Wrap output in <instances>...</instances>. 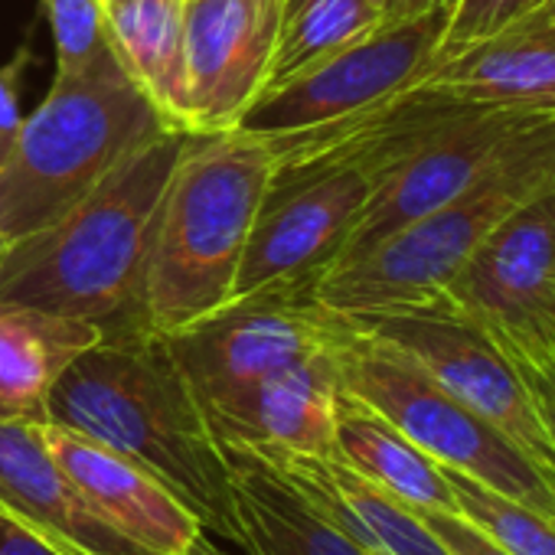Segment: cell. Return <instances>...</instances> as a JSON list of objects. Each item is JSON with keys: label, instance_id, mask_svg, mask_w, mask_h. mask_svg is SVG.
Listing matches in <instances>:
<instances>
[{"label": "cell", "instance_id": "obj_9", "mask_svg": "<svg viewBox=\"0 0 555 555\" xmlns=\"http://www.w3.org/2000/svg\"><path fill=\"white\" fill-rule=\"evenodd\" d=\"M555 121V105H480L470 102L461 115L444 121L431 138L412 147L396 167H389L360 209L353 229L340 242L327 268L347 264L461 196L496 160ZM324 271V268H321Z\"/></svg>", "mask_w": 555, "mask_h": 555}, {"label": "cell", "instance_id": "obj_20", "mask_svg": "<svg viewBox=\"0 0 555 555\" xmlns=\"http://www.w3.org/2000/svg\"><path fill=\"white\" fill-rule=\"evenodd\" d=\"M415 86L480 105H555V34L509 27L435 60Z\"/></svg>", "mask_w": 555, "mask_h": 555}, {"label": "cell", "instance_id": "obj_22", "mask_svg": "<svg viewBox=\"0 0 555 555\" xmlns=\"http://www.w3.org/2000/svg\"><path fill=\"white\" fill-rule=\"evenodd\" d=\"M183 14L186 0H108L105 4L108 34L121 66L173 125L190 131Z\"/></svg>", "mask_w": 555, "mask_h": 555}, {"label": "cell", "instance_id": "obj_7", "mask_svg": "<svg viewBox=\"0 0 555 555\" xmlns=\"http://www.w3.org/2000/svg\"><path fill=\"white\" fill-rule=\"evenodd\" d=\"M337 314L311 298V282L238 295L164 334L203 415L225 409L255 383L331 347Z\"/></svg>", "mask_w": 555, "mask_h": 555}, {"label": "cell", "instance_id": "obj_31", "mask_svg": "<svg viewBox=\"0 0 555 555\" xmlns=\"http://www.w3.org/2000/svg\"><path fill=\"white\" fill-rule=\"evenodd\" d=\"M435 4H438V0H386V4H383V24L409 21L415 14H425Z\"/></svg>", "mask_w": 555, "mask_h": 555}, {"label": "cell", "instance_id": "obj_34", "mask_svg": "<svg viewBox=\"0 0 555 555\" xmlns=\"http://www.w3.org/2000/svg\"><path fill=\"white\" fill-rule=\"evenodd\" d=\"M370 4H376V8L383 11V4H386V0H370Z\"/></svg>", "mask_w": 555, "mask_h": 555}, {"label": "cell", "instance_id": "obj_10", "mask_svg": "<svg viewBox=\"0 0 555 555\" xmlns=\"http://www.w3.org/2000/svg\"><path fill=\"white\" fill-rule=\"evenodd\" d=\"M451 11L454 0H438L425 14L399 24H379L301 76L258 92L232 131L274 138L357 115L399 95L435 63Z\"/></svg>", "mask_w": 555, "mask_h": 555}, {"label": "cell", "instance_id": "obj_5", "mask_svg": "<svg viewBox=\"0 0 555 555\" xmlns=\"http://www.w3.org/2000/svg\"><path fill=\"white\" fill-rule=\"evenodd\" d=\"M555 177V121L496 160L461 196L392 232L360 258L311 278V298L337 314L441 305L474 248Z\"/></svg>", "mask_w": 555, "mask_h": 555}, {"label": "cell", "instance_id": "obj_21", "mask_svg": "<svg viewBox=\"0 0 555 555\" xmlns=\"http://www.w3.org/2000/svg\"><path fill=\"white\" fill-rule=\"evenodd\" d=\"M334 457L360 477L373 480L376 487L389 490L412 509L457 513L441 464L431 461L392 422H386L376 409L350 396L344 386L337 396Z\"/></svg>", "mask_w": 555, "mask_h": 555}, {"label": "cell", "instance_id": "obj_2", "mask_svg": "<svg viewBox=\"0 0 555 555\" xmlns=\"http://www.w3.org/2000/svg\"><path fill=\"white\" fill-rule=\"evenodd\" d=\"M193 141L173 128L128 154L50 225L0 251V301L89 321L105 334L147 327L144 274L170 173Z\"/></svg>", "mask_w": 555, "mask_h": 555}, {"label": "cell", "instance_id": "obj_11", "mask_svg": "<svg viewBox=\"0 0 555 555\" xmlns=\"http://www.w3.org/2000/svg\"><path fill=\"white\" fill-rule=\"evenodd\" d=\"M344 318L405 353L444 392L496 425L555 480V444L516 363L474 321L448 305H418Z\"/></svg>", "mask_w": 555, "mask_h": 555}, {"label": "cell", "instance_id": "obj_32", "mask_svg": "<svg viewBox=\"0 0 555 555\" xmlns=\"http://www.w3.org/2000/svg\"><path fill=\"white\" fill-rule=\"evenodd\" d=\"M513 27H529V30H552L555 34V0H545L542 8H535L526 21L513 24Z\"/></svg>", "mask_w": 555, "mask_h": 555}, {"label": "cell", "instance_id": "obj_35", "mask_svg": "<svg viewBox=\"0 0 555 555\" xmlns=\"http://www.w3.org/2000/svg\"><path fill=\"white\" fill-rule=\"evenodd\" d=\"M4 248H8V238H4V235H0V251H4Z\"/></svg>", "mask_w": 555, "mask_h": 555}, {"label": "cell", "instance_id": "obj_6", "mask_svg": "<svg viewBox=\"0 0 555 555\" xmlns=\"http://www.w3.org/2000/svg\"><path fill=\"white\" fill-rule=\"evenodd\" d=\"M334 360L340 386L392 422L431 461L555 522V480L496 425L444 392L405 353L337 314Z\"/></svg>", "mask_w": 555, "mask_h": 555}, {"label": "cell", "instance_id": "obj_24", "mask_svg": "<svg viewBox=\"0 0 555 555\" xmlns=\"http://www.w3.org/2000/svg\"><path fill=\"white\" fill-rule=\"evenodd\" d=\"M457 513L470 519L477 529H483L493 542H500L509 555H555V522L542 513L477 483L474 477L441 467Z\"/></svg>", "mask_w": 555, "mask_h": 555}, {"label": "cell", "instance_id": "obj_29", "mask_svg": "<svg viewBox=\"0 0 555 555\" xmlns=\"http://www.w3.org/2000/svg\"><path fill=\"white\" fill-rule=\"evenodd\" d=\"M539 415H542V425L555 444V360H542V363H526V360H513Z\"/></svg>", "mask_w": 555, "mask_h": 555}, {"label": "cell", "instance_id": "obj_25", "mask_svg": "<svg viewBox=\"0 0 555 555\" xmlns=\"http://www.w3.org/2000/svg\"><path fill=\"white\" fill-rule=\"evenodd\" d=\"M53 30L60 76H99L125 69L105 17V0H40Z\"/></svg>", "mask_w": 555, "mask_h": 555}, {"label": "cell", "instance_id": "obj_14", "mask_svg": "<svg viewBox=\"0 0 555 555\" xmlns=\"http://www.w3.org/2000/svg\"><path fill=\"white\" fill-rule=\"evenodd\" d=\"M0 513L43 535L63 555H151L82 496L37 422L0 418Z\"/></svg>", "mask_w": 555, "mask_h": 555}, {"label": "cell", "instance_id": "obj_17", "mask_svg": "<svg viewBox=\"0 0 555 555\" xmlns=\"http://www.w3.org/2000/svg\"><path fill=\"white\" fill-rule=\"evenodd\" d=\"M242 555H370L282 467L251 444H222Z\"/></svg>", "mask_w": 555, "mask_h": 555}, {"label": "cell", "instance_id": "obj_23", "mask_svg": "<svg viewBox=\"0 0 555 555\" xmlns=\"http://www.w3.org/2000/svg\"><path fill=\"white\" fill-rule=\"evenodd\" d=\"M379 24L383 11L370 0H285L282 34H278L264 89L301 76L305 69L357 43Z\"/></svg>", "mask_w": 555, "mask_h": 555}, {"label": "cell", "instance_id": "obj_4", "mask_svg": "<svg viewBox=\"0 0 555 555\" xmlns=\"http://www.w3.org/2000/svg\"><path fill=\"white\" fill-rule=\"evenodd\" d=\"M173 125L128 76H60L24 115L11 157L0 164V235L11 242L50 225L92 193L128 154Z\"/></svg>", "mask_w": 555, "mask_h": 555}, {"label": "cell", "instance_id": "obj_16", "mask_svg": "<svg viewBox=\"0 0 555 555\" xmlns=\"http://www.w3.org/2000/svg\"><path fill=\"white\" fill-rule=\"evenodd\" d=\"M337 396L340 373L331 340V347L255 383L206 422L219 444L334 457Z\"/></svg>", "mask_w": 555, "mask_h": 555}, {"label": "cell", "instance_id": "obj_28", "mask_svg": "<svg viewBox=\"0 0 555 555\" xmlns=\"http://www.w3.org/2000/svg\"><path fill=\"white\" fill-rule=\"evenodd\" d=\"M30 63V53L21 50L14 63L0 66V164H4L17 144V134L24 128V112H21V82L24 69Z\"/></svg>", "mask_w": 555, "mask_h": 555}, {"label": "cell", "instance_id": "obj_30", "mask_svg": "<svg viewBox=\"0 0 555 555\" xmlns=\"http://www.w3.org/2000/svg\"><path fill=\"white\" fill-rule=\"evenodd\" d=\"M0 555H63L43 535L17 522L14 516L0 513Z\"/></svg>", "mask_w": 555, "mask_h": 555}, {"label": "cell", "instance_id": "obj_37", "mask_svg": "<svg viewBox=\"0 0 555 555\" xmlns=\"http://www.w3.org/2000/svg\"><path fill=\"white\" fill-rule=\"evenodd\" d=\"M370 555H373V552H370Z\"/></svg>", "mask_w": 555, "mask_h": 555}, {"label": "cell", "instance_id": "obj_15", "mask_svg": "<svg viewBox=\"0 0 555 555\" xmlns=\"http://www.w3.org/2000/svg\"><path fill=\"white\" fill-rule=\"evenodd\" d=\"M47 448L82 496L151 555H183L199 535V519L147 467L63 425H43Z\"/></svg>", "mask_w": 555, "mask_h": 555}, {"label": "cell", "instance_id": "obj_26", "mask_svg": "<svg viewBox=\"0 0 555 555\" xmlns=\"http://www.w3.org/2000/svg\"><path fill=\"white\" fill-rule=\"evenodd\" d=\"M545 0H454V11L435 60L454 56L480 40H490L513 24L526 21Z\"/></svg>", "mask_w": 555, "mask_h": 555}, {"label": "cell", "instance_id": "obj_36", "mask_svg": "<svg viewBox=\"0 0 555 555\" xmlns=\"http://www.w3.org/2000/svg\"><path fill=\"white\" fill-rule=\"evenodd\" d=\"M105 4H108V0H105Z\"/></svg>", "mask_w": 555, "mask_h": 555}, {"label": "cell", "instance_id": "obj_19", "mask_svg": "<svg viewBox=\"0 0 555 555\" xmlns=\"http://www.w3.org/2000/svg\"><path fill=\"white\" fill-rule=\"evenodd\" d=\"M99 340L89 321L0 301V418L47 425L60 376Z\"/></svg>", "mask_w": 555, "mask_h": 555}, {"label": "cell", "instance_id": "obj_13", "mask_svg": "<svg viewBox=\"0 0 555 555\" xmlns=\"http://www.w3.org/2000/svg\"><path fill=\"white\" fill-rule=\"evenodd\" d=\"M285 0H186V115L193 134L232 131L264 89Z\"/></svg>", "mask_w": 555, "mask_h": 555}, {"label": "cell", "instance_id": "obj_12", "mask_svg": "<svg viewBox=\"0 0 555 555\" xmlns=\"http://www.w3.org/2000/svg\"><path fill=\"white\" fill-rule=\"evenodd\" d=\"M373 183L376 177L360 167H334L305 180L268 183L232 298L274 285L311 282L337 255L366 206Z\"/></svg>", "mask_w": 555, "mask_h": 555}, {"label": "cell", "instance_id": "obj_33", "mask_svg": "<svg viewBox=\"0 0 555 555\" xmlns=\"http://www.w3.org/2000/svg\"><path fill=\"white\" fill-rule=\"evenodd\" d=\"M183 555H229V552H225L212 535H206V532H203V535H199L186 552H183Z\"/></svg>", "mask_w": 555, "mask_h": 555}, {"label": "cell", "instance_id": "obj_8", "mask_svg": "<svg viewBox=\"0 0 555 555\" xmlns=\"http://www.w3.org/2000/svg\"><path fill=\"white\" fill-rule=\"evenodd\" d=\"M509 360H555V177L461 264L444 301Z\"/></svg>", "mask_w": 555, "mask_h": 555}, {"label": "cell", "instance_id": "obj_27", "mask_svg": "<svg viewBox=\"0 0 555 555\" xmlns=\"http://www.w3.org/2000/svg\"><path fill=\"white\" fill-rule=\"evenodd\" d=\"M418 516L428 522V529L448 545L451 555H509L500 542H493L483 529H477L461 513H438V509H418Z\"/></svg>", "mask_w": 555, "mask_h": 555}, {"label": "cell", "instance_id": "obj_1", "mask_svg": "<svg viewBox=\"0 0 555 555\" xmlns=\"http://www.w3.org/2000/svg\"><path fill=\"white\" fill-rule=\"evenodd\" d=\"M50 422L147 467L186 503L206 535L242 548L222 444L164 334L151 327L105 334L60 376Z\"/></svg>", "mask_w": 555, "mask_h": 555}, {"label": "cell", "instance_id": "obj_3", "mask_svg": "<svg viewBox=\"0 0 555 555\" xmlns=\"http://www.w3.org/2000/svg\"><path fill=\"white\" fill-rule=\"evenodd\" d=\"M271 183V154L242 131L193 134L180 154L151 242L144 318L170 334L235 295V274Z\"/></svg>", "mask_w": 555, "mask_h": 555}, {"label": "cell", "instance_id": "obj_18", "mask_svg": "<svg viewBox=\"0 0 555 555\" xmlns=\"http://www.w3.org/2000/svg\"><path fill=\"white\" fill-rule=\"evenodd\" d=\"M258 451H264L366 552L373 555H451L448 545L418 516V509H412L389 490L376 487L373 480L360 477L344 461L268 451V448H258Z\"/></svg>", "mask_w": 555, "mask_h": 555}]
</instances>
